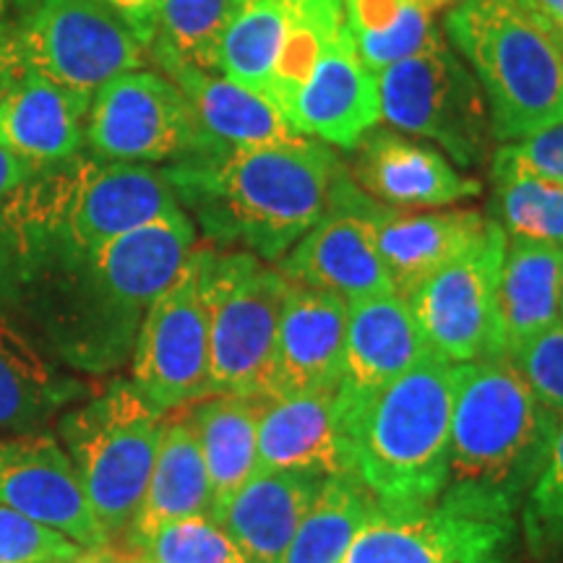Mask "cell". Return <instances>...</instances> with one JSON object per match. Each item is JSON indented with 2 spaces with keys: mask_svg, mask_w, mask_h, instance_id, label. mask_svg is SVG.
<instances>
[{
  "mask_svg": "<svg viewBox=\"0 0 563 563\" xmlns=\"http://www.w3.org/2000/svg\"><path fill=\"white\" fill-rule=\"evenodd\" d=\"M194 249L196 222L180 207L97 251H0V313L47 361L112 373Z\"/></svg>",
  "mask_w": 563,
  "mask_h": 563,
  "instance_id": "1",
  "label": "cell"
},
{
  "mask_svg": "<svg viewBox=\"0 0 563 563\" xmlns=\"http://www.w3.org/2000/svg\"><path fill=\"white\" fill-rule=\"evenodd\" d=\"M342 162L316 139L203 152L165 167L209 241L277 264L321 220Z\"/></svg>",
  "mask_w": 563,
  "mask_h": 563,
  "instance_id": "2",
  "label": "cell"
},
{
  "mask_svg": "<svg viewBox=\"0 0 563 563\" xmlns=\"http://www.w3.org/2000/svg\"><path fill=\"white\" fill-rule=\"evenodd\" d=\"M175 209L165 170L81 152L42 167L0 203V251H97Z\"/></svg>",
  "mask_w": 563,
  "mask_h": 563,
  "instance_id": "3",
  "label": "cell"
},
{
  "mask_svg": "<svg viewBox=\"0 0 563 563\" xmlns=\"http://www.w3.org/2000/svg\"><path fill=\"white\" fill-rule=\"evenodd\" d=\"M446 490L519 511L551 452L561 418L509 357L454 365Z\"/></svg>",
  "mask_w": 563,
  "mask_h": 563,
  "instance_id": "4",
  "label": "cell"
},
{
  "mask_svg": "<svg viewBox=\"0 0 563 563\" xmlns=\"http://www.w3.org/2000/svg\"><path fill=\"white\" fill-rule=\"evenodd\" d=\"M454 363L428 355L355 420L350 475L386 517H412L433 506L449 483Z\"/></svg>",
  "mask_w": 563,
  "mask_h": 563,
  "instance_id": "5",
  "label": "cell"
},
{
  "mask_svg": "<svg viewBox=\"0 0 563 563\" xmlns=\"http://www.w3.org/2000/svg\"><path fill=\"white\" fill-rule=\"evenodd\" d=\"M446 37L481 84L493 139L511 144L563 121V51L527 0H460Z\"/></svg>",
  "mask_w": 563,
  "mask_h": 563,
  "instance_id": "6",
  "label": "cell"
},
{
  "mask_svg": "<svg viewBox=\"0 0 563 563\" xmlns=\"http://www.w3.org/2000/svg\"><path fill=\"white\" fill-rule=\"evenodd\" d=\"M162 422L165 415L125 378H115L60 418L66 454L110 543H118L136 517L157 456Z\"/></svg>",
  "mask_w": 563,
  "mask_h": 563,
  "instance_id": "7",
  "label": "cell"
},
{
  "mask_svg": "<svg viewBox=\"0 0 563 563\" xmlns=\"http://www.w3.org/2000/svg\"><path fill=\"white\" fill-rule=\"evenodd\" d=\"M209 311V397L241 394L266 402L282 302L290 282L245 251L201 249Z\"/></svg>",
  "mask_w": 563,
  "mask_h": 563,
  "instance_id": "8",
  "label": "cell"
},
{
  "mask_svg": "<svg viewBox=\"0 0 563 563\" xmlns=\"http://www.w3.org/2000/svg\"><path fill=\"white\" fill-rule=\"evenodd\" d=\"M382 121L433 141L454 165L473 167L488 157L490 112L473 70L464 68L446 40L412 58L378 70Z\"/></svg>",
  "mask_w": 563,
  "mask_h": 563,
  "instance_id": "9",
  "label": "cell"
},
{
  "mask_svg": "<svg viewBox=\"0 0 563 563\" xmlns=\"http://www.w3.org/2000/svg\"><path fill=\"white\" fill-rule=\"evenodd\" d=\"M517 534V511L443 490L412 517L373 514L342 563H514Z\"/></svg>",
  "mask_w": 563,
  "mask_h": 563,
  "instance_id": "10",
  "label": "cell"
},
{
  "mask_svg": "<svg viewBox=\"0 0 563 563\" xmlns=\"http://www.w3.org/2000/svg\"><path fill=\"white\" fill-rule=\"evenodd\" d=\"M11 34L24 68L91 97L146 53L108 0H37Z\"/></svg>",
  "mask_w": 563,
  "mask_h": 563,
  "instance_id": "11",
  "label": "cell"
},
{
  "mask_svg": "<svg viewBox=\"0 0 563 563\" xmlns=\"http://www.w3.org/2000/svg\"><path fill=\"white\" fill-rule=\"evenodd\" d=\"M506 241V232L490 220L475 243L407 295L428 347L446 363L506 357L498 321Z\"/></svg>",
  "mask_w": 563,
  "mask_h": 563,
  "instance_id": "12",
  "label": "cell"
},
{
  "mask_svg": "<svg viewBox=\"0 0 563 563\" xmlns=\"http://www.w3.org/2000/svg\"><path fill=\"white\" fill-rule=\"evenodd\" d=\"M131 357V384L157 412L170 415L209 397V311L201 249H194L178 277L150 306Z\"/></svg>",
  "mask_w": 563,
  "mask_h": 563,
  "instance_id": "13",
  "label": "cell"
},
{
  "mask_svg": "<svg viewBox=\"0 0 563 563\" xmlns=\"http://www.w3.org/2000/svg\"><path fill=\"white\" fill-rule=\"evenodd\" d=\"M87 152L108 162H180L209 152L178 84L154 70H129L91 97Z\"/></svg>",
  "mask_w": 563,
  "mask_h": 563,
  "instance_id": "14",
  "label": "cell"
},
{
  "mask_svg": "<svg viewBox=\"0 0 563 563\" xmlns=\"http://www.w3.org/2000/svg\"><path fill=\"white\" fill-rule=\"evenodd\" d=\"M382 203L365 196L347 167L336 173L329 207L279 262L287 282L332 292L344 302L394 292L378 251L376 214Z\"/></svg>",
  "mask_w": 563,
  "mask_h": 563,
  "instance_id": "15",
  "label": "cell"
},
{
  "mask_svg": "<svg viewBox=\"0 0 563 563\" xmlns=\"http://www.w3.org/2000/svg\"><path fill=\"white\" fill-rule=\"evenodd\" d=\"M428 355L433 352L402 295L382 292L347 302V340L340 386L334 391L336 418L347 449L352 426L371 399Z\"/></svg>",
  "mask_w": 563,
  "mask_h": 563,
  "instance_id": "16",
  "label": "cell"
},
{
  "mask_svg": "<svg viewBox=\"0 0 563 563\" xmlns=\"http://www.w3.org/2000/svg\"><path fill=\"white\" fill-rule=\"evenodd\" d=\"M285 118L300 136L340 150H355L382 123L376 74L357 55L347 24L316 55L287 102Z\"/></svg>",
  "mask_w": 563,
  "mask_h": 563,
  "instance_id": "17",
  "label": "cell"
},
{
  "mask_svg": "<svg viewBox=\"0 0 563 563\" xmlns=\"http://www.w3.org/2000/svg\"><path fill=\"white\" fill-rule=\"evenodd\" d=\"M0 506L53 527L81 548L110 545L74 464L51 433L0 439Z\"/></svg>",
  "mask_w": 563,
  "mask_h": 563,
  "instance_id": "18",
  "label": "cell"
},
{
  "mask_svg": "<svg viewBox=\"0 0 563 563\" xmlns=\"http://www.w3.org/2000/svg\"><path fill=\"white\" fill-rule=\"evenodd\" d=\"M347 340V302L311 287H287L274 342L266 402L336 391Z\"/></svg>",
  "mask_w": 563,
  "mask_h": 563,
  "instance_id": "19",
  "label": "cell"
},
{
  "mask_svg": "<svg viewBox=\"0 0 563 563\" xmlns=\"http://www.w3.org/2000/svg\"><path fill=\"white\" fill-rule=\"evenodd\" d=\"M350 178L373 201L391 209H431L475 199L481 180L456 170L433 146L407 139L397 131L373 129L355 146Z\"/></svg>",
  "mask_w": 563,
  "mask_h": 563,
  "instance_id": "20",
  "label": "cell"
},
{
  "mask_svg": "<svg viewBox=\"0 0 563 563\" xmlns=\"http://www.w3.org/2000/svg\"><path fill=\"white\" fill-rule=\"evenodd\" d=\"M91 95L24 68L0 97V144L32 170L84 152Z\"/></svg>",
  "mask_w": 563,
  "mask_h": 563,
  "instance_id": "21",
  "label": "cell"
},
{
  "mask_svg": "<svg viewBox=\"0 0 563 563\" xmlns=\"http://www.w3.org/2000/svg\"><path fill=\"white\" fill-rule=\"evenodd\" d=\"M165 76L178 84L209 152L256 150V146L292 144L306 139L287 123L277 104L262 91L243 87L222 74L188 66L173 58H154Z\"/></svg>",
  "mask_w": 563,
  "mask_h": 563,
  "instance_id": "22",
  "label": "cell"
},
{
  "mask_svg": "<svg viewBox=\"0 0 563 563\" xmlns=\"http://www.w3.org/2000/svg\"><path fill=\"white\" fill-rule=\"evenodd\" d=\"M323 481L327 477L308 470L256 473L217 514V522L235 540L249 563H279L319 498Z\"/></svg>",
  "mask_w": 563,
  "mask_h": 563,
  "instance_id": "23",
  "label": "cell"
},
{
  "mask_svg": "<svg viewBox=\"0 0 563 563\" xmlns=\"http://www.w3.org/2000/svg\"><path fill=\"white\" fill-rule=\"evenodd\" d=\"M308 470L323 477L352 470L336 418L334 391L298 394L264 402L258 420V470Z\"/></svg>",
  "mask_w": 563,
  "mask_h": 563,
  "instance_id": "24",
  "label": "cell"
},
{
  "mask_svg": "<svg viewBox=\"0 0 563 563\" xmlns=\"http://www.w3.org/2000/svg\"><path fill=\"white\" fill-rule=\"evenodd\" d=\"M165 418L159 433L157 456L144 498L129 532L118 543L121 551H133L150 540L159 527L188 517H211V485L191 415L175 410Z\"/></svg>",
  "mask_w": 563,
  "mask_h": 563,
  "instance_id": "25",
  "label": "cell"
},
{
  "mask_svg": "<svg viewBox=\"0 0 563 563\" xmlns=\"http://www.w3.org/2000/svg\"><path fill=\"white\" fill-rule=\"evenodd\" d=\"M488 222V217L475 209L410 211L382 203L376 214V238L394 292L407 298L443 264L475 243Z\"/></svg>",
  "mask_w": 563,
  "mask_h": 563,
  "instance_id": "26",
  "label": "cell"
},
{
  "mask_svg": "<svg viewBox=\"0 0 563 563\" xmlns=\"http://www.w3.org/2000/svg\"><path fill=\"white\" fill-rule=\"evenodd\" d=\"M561 272V245L522 238L506 241L498 274V321L506 357L559 323Z\"/></svg>",
  "mask_w": 563,
  "mask_h": 563,
  "instance_id": "27",
  "label": "cell"
},
{
  "mask_svg": "<svg viewBox=\"0 0 563 563\" xmlns=\"http://www.w3.org/2000/svg\"><path fill=\"white\" fill-rule=\"evenodd\" d=\"M188 407L209 473L211 517L217 519L258 470V420L264 399L211 394Z\"/></svg>",
  "mask_w": 563,
  "mask_h": 563,
  "instance_id": "28",
  "label": "cell"
},
{
  "mask_svg": "<svg viewBox=\"0 0 563 563\" xmlns=\"http://www.w3.org/2000/svg\"><path fill=\"white\" fill-rule=\"evenodd\" d=\"M311 0H238L220 45V74L269 97L282 53Z\"/></svg>",
  "mask_w": 563,
  "mask_h": 563,
  "instance_id": "29",
  "label": "cell"
},
{
  "mask_svg": "<svg viewBox=\"0 0 563 563\" xmlns=\"http://www.w3.org/2000/svg\"><path fill=\"white\" fill-rule=\"evenodd\" d=\"M87 394V386L60 376L37 347L0 313V428L34 431L63 407Z\"/></svg>",
  "mask_w": 563,
  "mask_h": 563,
  "instance_id": "30",
  "label": "cell"
},
{
  "mask_svg": "<svg viewBox=\"0 0 563 563\" xmlns=\"http://www.w3.org/2000/svg\"><path fill=\"white\" fill-rule=\"evenodd\" d=\"M344 24L368 70L402 63L441 40L433 13L415 0H344Z\"/></svg>",
  "mask_w": 563,
  "mask_h": 563,
  "instance_id": "31",
  "label": "cell"
},
{
  "mask_svg": "<svg viewBox=\"0 0 563 563\" xmlns=\"http://www.w3.org/2000/svg\"><path fill=\"white\" fill-rule=\"evenodd\" d=\"M376 511L378 506L355 475L327 477L279 563H342L352 540Z\"/></svg>",
  "mask_w": 563,
  "mask_h": 563,
  "instance_id": "32",
  "label": "cell"
},
{
  "mask_svg": "<svg viewBox=\"0 0 563 563\" xmlns=\"http://www.w3.org/2000/svg\"><path fill=\"white\" fill-rule=\"evenodd\" d=\"M493 211L506 238L563 249V186L527 170L504 150L493 154Z\"/></svg>",
  "mask_w": 563,
  "mask_h": 563,
  "instance_id": "33",
  "label": "cell"
},
{
  "mask_svg": "<svg viewBox=\"0 0 563 563\" xmlns=\"http://www.w3.org/2000/svg\"><path fill=\"white\" fill-rule=\"evenodd\" d=\"M235 3L238 0H165L150 45L152 55L220 74V45Z\"/></svg>",
  "mask_w": 563,
  "mask_h": 563,
  "instance_id": "34",
  "label": "cell"
},
{
  "mask_svg": "<svg viewBox=\"0 0 563 563\" xmlns=\"http://www.w3.org/2000/svg\"><path fill=\"white\" fill-rule=\"evenodd\" d=\"M123 553L131 563H249L214 517L178 519Z\"/></svg>",
  "mask_w": 563,
  "mask_h": 563,
  "instance_id": "35",
  "label": "cell"
},
{
  "mask_svg": "<svg viewBox=\"0 0 563 563\" xmlns=\"http://www.w3.org/2000/svg\"><path fill=\"white\" fill-rule=\"evenodd\" d=\"M519 511L527 548L538 559L563 551V418L555 428L543 470Z\"/></svg>",
  "mask_w": 563,
  "mask_h": 563,
  "instance_id": "36",
  "label": "cell"
},
{
  "mask_svg": "<svg viewBox=\"0 0 563 563\" xmlns=\"http://www.w3.org/2000/svg\"><path fill=\"white\" fill-rule=\"evenodd\" d=\"M79 551L63 532L0 506V563H66Z\"/></svg>",
  "mask_w": 563,
  "mask_h": 563,
  "instance_id": "37",
  "label": "cell"
},
{
  "mask_svg": "<svg viewBox=\"0 0 563 563\" xmlns=\"http://www.w3.org/2000/svg\"><path fill=\"white\" fill-rule=\"evenodd\" d=\"M509 361L517 365L540 402L563 418V323L559 321L548 332L534 336L530 344L514 352Z\"/></svg>",
  "mask_w": 563,
  "mask_h": 563,
  "instance_id": "38",
  "label": "cell"
},
{
  "mask_svg": "<svg viewBox=\"0 0 563 563\" xmlns=\"http://www.w3.org/2000/svg\"><path fill=\"white\" fill-rule=\"evenodd\" d=\"M501 150L527 170L563 186V121L545 125L511 144H501Z\"/></svg>",
  "mask_w": 563,
  "mask_h": 563,
  "instance_id": "39",
  "label": "cell"
},
{
  "mask_svg": "<svg viewBox=\"0 0 563 563\" xmlns=\"http://www.w3.org/2000/svg\"><path fill=\"white\" fill-rule=\"evenodd\" d=\"M108 3L131 26L133 34L141 40V45L150 51L154 34H157L159 11L165 0H108Z\"/></svg>",
  "mask_w": 563,
  "mask_h": 563,
  "instance_id": "40",
  "label": "cell"
},
{
  "mask_svg": "<svg viewBox=\"0 0 563 563\" xmlns=\"http://www.w3.org/2000/svg\"><path fill=\"white\" fill-rule=\"evenodd\" d=\"M37 170H32L24 159H19L9 146L0 144V203H3L9 196L16 191V188L24 183L26 178Z\"/></svg>",
  "mask_w": 563,
  "mask_h": 563,
  "instance_id": "41",
  "label": "cell"
},
{
  "mask_svg": "<svg viewBox=\"0 0 563 563\" xmlns=\"http://www.w3.org/2000/svg\"><path fill=\"white\" fill-rule=\"evenodd\" d=\"M24 70V63L19 58L16 42H13L11 26L0 34V97L5 95V89L11 87L13 79Z\"/></svg>",
  "mask_w": 563,
  "mask_h": 563,
  "instance_id": "42",
  "label": "cell"
},
{
  "mask_svg": "<svg viewBox=\"0 0 563 563\" xmlns=\"http://www.w3.org/2000/svg\"><path fill=\"white\" fill-rule=\"evenodd\" d=\"M66 563H131L121 548L115 545H102V548H81L74 559Z\"/></svg>",
  "mask_w": 563,
  "mask_h": 563,
  "instance_id": "43",
  "label": "cell"
},
{
  "mask_svg": "<svg viewBox=\"0 0 563 563\" xmlns=\"http://www.w3.org/2000/svg\"><path fill=\"white\" fill-rule=\"evenodd\" d=\"M527 5H530V9L545 21V24H551V21L559 19L563 11V0H527Z\"/></svg>",
  "mask_w": 563,
  "mask_h": 563,
  "instance_id": "44",
  "label": "cell"
},
{
  "mask_svg": "<svg viewBox=\"0 0 563 563\" xmlns=\"http://www.w3.org/2000/svg\"><path fill=\"white\" fill-rule=\"evenodd\" d=\"M16 3H19V0H0V34H3L11 26L9 16H11V11L16 9Z\"/></svg>",
  "mask_w": 563,
  "mask_h": 563,
  "instance_id": "45",
  "label": "cell"
},
{
  "mask_svg": "<svg viewBox=\"0 0 563 563\" xmlns=\"http://www.w3.org/2000/svg\"><path fill=\"white\" fill-rule=\"evenodd\" d=\"M415 3L418 5H422V9H428V11H439V9H446V5H452V3H460V0H415Z\"/></svg>",
  "mask_w": 563,
  "mask_h": 563,
  "instance_id": "46",
  "label": "cell"
},
{
  "mask_svg": "<svg viewBox=\"0 0 563 563\" xmlns=\"http://www.w3.org/2000/svg\"><path fill=\"white\" fill-rule=\"evenodd\" d=\"M548 30L553 32L555 42H559L561 51H563V11H561V16H559V19H555V21H551V24H548Z\"/></svg>",
  "mask_w": 563,
  "mask_h": 563,
  "instance_id": "47",
  "label": "cell"
},
{
  "mask_svg": "<svg viewBox=\"0 0 563 563\" xmlns=\"http://www.w3.org/2000/svg\"><path fill=\"white\" fill-rule=\"evenodd\" d=\"M559 321L563 323V272H561V316H559Z\"/></svg>",
  "mask_w": 563,
  "mask_h": 563,
  "instance_id": "48",
  "label": "cell"
}]
</instances>
